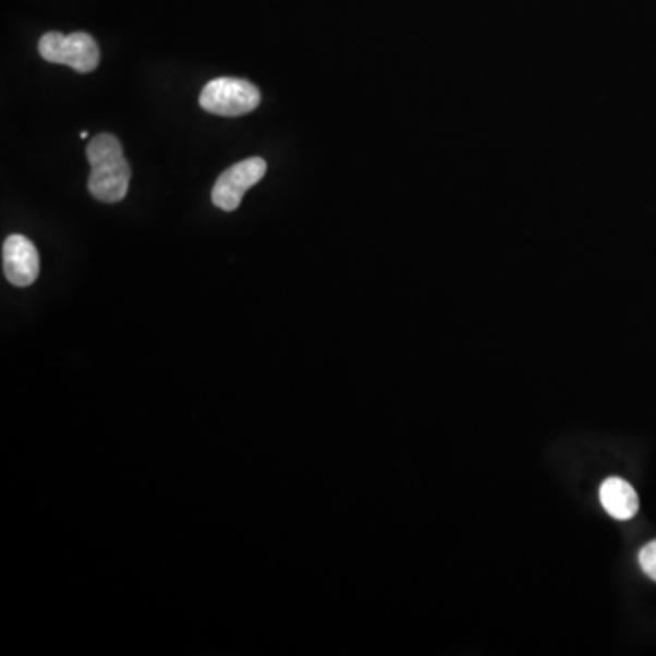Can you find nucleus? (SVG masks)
I'll return each mask as SVG.
<instances>
[{
    "label": "nucleus",
    "mask_w": 656,
    "mask_h": 656,
    "mask_svg": "<svg viewBox=\"0 0 656 656\" xmlns=\"http://www.w3.org/2000/svg\"><path fill=\"white\" fill-rule=\"evenodd\" d=\"M86 156L92 167L88 179L89 194L102 203H118L124 199L129 194L132 170L129 161L124 159L123 146L118 137L110 134L95 135L94 139L89 141Z\"/></svg>",
    "instance_id": "f257e3e1"
},
{
    "label": "nucleus",
    "mask_w": 656,
    "mask_h": 656,
    "mask_svg": "<svg viewBox=\"0 0 656 656\" xmlns=\"http://www.w3.org/2000/svg\"><path fill=\"white\" fill-rule=\"evenodd\" d=\"M199 102L203 110L219 118H241L256 110L262 94L245 78L221 77L206 84Z\"/></svg>",
    "instance_id": "f03ea898"
},
{
    "label": "nucleus",
    "mask_w": 656,
    "mask_h": 656,
    "mask_svg": "<svg viewBox=\"0 0 656 656\" xmlns=\"http://www.w3.org/2000/svg\"><path fill=\"white\" fill-rule=\"evenodd\" d=\"M40 57L53 64H66L78 73L94 72L99 66L100 51L94 37L84 32L62 35L50 32L39 42Z\"/></svg>",
    "instance_id": "7ed1b4c3"
},
{
    "label": "nucleus",
    "mask_w": 656,
    "mask_h": 656,
    "mask_svg": "<svg viewBox=\"0 0 656 656\" xmlns=\"http://www.w3.org/2000/svg\"><path fill=\"white\" fill-rule=\"evenodd\" d=\"M265 173L267 162L262 157H251L238 162L217 179L216 186L211 190L214 205L224 211H234L241 205L246 190L259 183Z\"/></svg>",
    "instance_id": "20e7f679"
},
{
    "label": "nucleus",
    "mask_w": 656,
    "mask_h": 656,
    "mask_svg": "<svg viewBox=\"0 0 656 656\" xmlns=\"http://www.w3.org/2000/svg\"><path fill=\"white\" fill-rule=\"evenodd\" d=\"M2 268L10 283L29 287L39 276V252L24 235H10L2 245Z\"/></svg>",
    "instance_id": "39448f33"
},
{
    "label": "nucleus",
    "mask_w": 656,
    "mask_h": 656,
    "mask_svg": "<svg viewBox=\"0 0 656 656\" xmlns=\"http://www.w3.org/2000/svg\"><path fill=\"white\" fill-rule=\"evenodd\" d=\"M600 501L615 520H631L640 509L636 490L622 478H607L602 484Z\"/></svg>",
    "instance_id": "423d86ee"
},
{
    "label": "nucleus",
    "mask_w": 656,
    "mask_h": 656,
    "mask_svg": "<svg viewBox=\"0 0 656 656\" xmlns=\"http://www.w3.org/2000/svg\"><path fill=\"white\" fill-rule=\"evenodd\" d=\"M640 568L651 580L656 582V539L645 545L639 555Z\"/></svg>",
    "instance_id": "0eeeda50"
}]
</instances>
